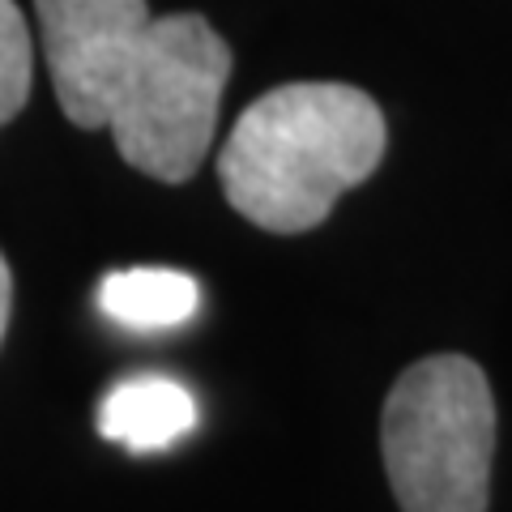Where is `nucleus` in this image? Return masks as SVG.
Wrapping results in <instances>:
<instances>
[{
	"instance_id": "423d86ee",
	"label": "nucleus",
	"mask_w": 512,
	"mask_h": 512,
	"mask_svg": "<svg viewBox=\"0 0 512 512\" xmlns=\"http://www.w3.org/2000/svg\"><path fill=\"white\" fill-rule=\"evenodd\" d=\"M30 82H35L30 26L13 0H0V128L26 107Z\"/></svg>"
},
{
	"instance_id": "f257e3e1",
	"label": "nucleus",
	"mask_w": 512,
	"mask_h": 512,
	"mask_svg": "<svg viewBox=\"0 0 512 512\" xmlns=\"http://www.w3.org/2000/svg\"><path fill=\"white\" fill-rule=\"evenodd\" d=\"M56 103L107 128L128 167L184 184L210 154L231 47L201 13L154 18L146 0H35Z\"/></svg>"
},
{
	"instance_id": "f03ea898",
	"label": "nucleus",
	"mask_w": 512,
	"mask_h": 512,
	"mask_svg": "<svg viewBox=\"0 0 512 512\" xmlns=\"http://www.w3.org/2000/svg\"><path fill=\"white\" fill-rule=\"evenodd\" d=\"M384 141L372 94L346 82H291L235 120L218 154V180L231 210L252 227L303 235L380 167Z\"/></svg>"
},
{
	"instance_id": "0eeeda50",
	"label": "nucleus",
	"mask_w": 512,
	"mask_h": 512,
	"mask_svg": "<svg viewBox=\"0 0 512 512\" xmlns=\"http://www.w3.org/2000/svg\"><path fill=\"white\" fill-rule=\"evenodd\" d=\"M9 312H13V274L0 256V342H5V329H9Z\"/></svg>"
},
{
	"instance_id": "39448f33",
	"label": "nucleus",
	"mask_w": 512,
	"mask_h": 512,
	"mask_svg": "<svg viewBox=\"0 0 512 512\" xmlns=\"http://www.w3.org/2000/svg\"><path fill=\"white\" fill-rule=\"evenodd\" d=\"M99 308L124 329H175L197 316L201 286L180 269H116L99 282Z\"/></svg>"
},
{
	"instance_id": "20e7f679",
	"label": "nucleus",
	"mask_w": 512,
	"mask_h": 512,
	"mask_svg": "<svg viewBox=\"0 0 512 512\" xmlns=\"http://www.w3.org/2000/svg\"><path fill=\"white\" fill-rule=\"evenodd\" d=\"M197 427V402L167 376H137L116 384L99 406V431L133 453H163Z\"/></svg>"
},
{
	"instance_id": "7ed1b4c3",
	"label": "nucleus",
	"mask_w": 512,
	"mask_h": 512,
	"mask_svg": "<svg viewBox=\"0 0 512 512\" xmlns=\"http://www.w3.org/2000/svg\"><path fill=\"white\" fill-rule=\"evenodd\" d=\"M380 448L402 512H487L495 397L466 355H431L397 376Z\"/></svg>"
}]
</instances>
